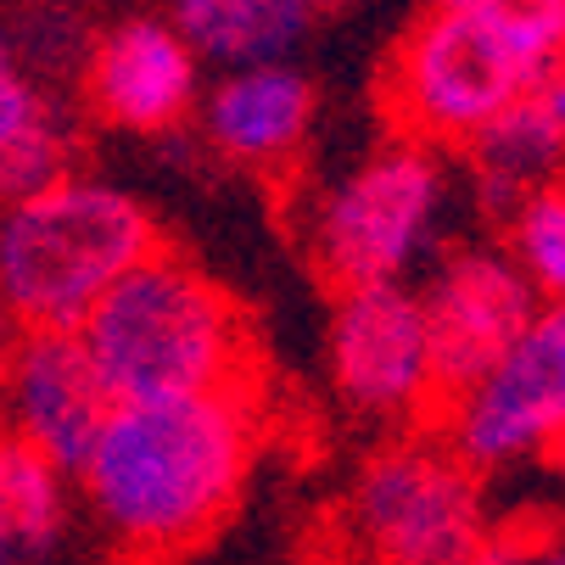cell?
<instances>
[{
	"mask_svg": "<svg viewBox=\"0 0 565 565\" xmlns=\"http://www.w3.org/2000/svg\"><path fill=\"white\" fill-rule=\"evenodd\" d=\"M448 163L437 146L386 140L348 169L308 218L313 264L337 291L403 286L437 247L448 218Z\"/></svg>",
	"mask_w": 565,
	"mask_h": 565,
	"instance_id": "5",
	"label": "cell"
},
{
	"mask_svg": "<svg viewBox=\"0 0 565 565\" xmlns=\"http://www.w3.org/2000/svg\"><path fill=\"white\" fill-rule=\"evenodd\" d=\"M443 443L476 476L565 443V302H543L526 337L443 403Z\"/></svg>",
	"mask_w": 565,
	"mask_h": 565,
	"instance_id": "7",
	"label": "cell"
},
{
	"mask_svg": "<svg viewBox=\"0 0 565 565\" xmlns=\"http://www.w3.org/2000/svg\"><path fill=\"white\" fill-rule=\"evenodd\" d=\"M470 565H565V521L559 515H515L488 526Z\"/></svg>",
	"mask_w": 565,
	"mask_h": 565,
	"instance_id": "17",
	"label": "cell"
},
{
	"mask_svg": "<svg viewBox=\"0 0 565 565\" xmlns=\"http://www.w3.org/2000/svg\"><path fill=\"white\" fill-rule=\"evenodd\" d=\"M559 67H565V51H559Z\"/></svg>",
	"mask_w": 565,
	"mask_h": 565,
	"instance_id": "22",
	"label": "cell"
},
{
	"mask_svg": "<svg viewBox=\"0 0 565 565\" xmlns=\"http://www.w3.org/2000/svg\"><path fill=\"white\" fill-rule=\"evenodd\" d=\"M499 253L537 291V302H565V180L526 191L504 213V247Z\"/></svg>",
	"mask_w": 565,
	"mask_h": 565,
	"instance_id": "16",
	"label": "cell"
},
{
	"mask_svg": "<svg viewBox=\"0 0 565 565\" xmlns=\"http://www.w3.org/2000/svg\"><path fill=\"white\" fill-rule=\"evenodd\" d=\"M313 113H319V96L308 85V73L291 62L218 73L196 102L207 146L224 163L253 169V174H280L297 163L313 135Z\"/></svg>",
	"mask_w": 565,
	"mask_h": 565,
	"instance_id": "12",
	"label": "cell"
},
{
	"mask_svg": "<svg viewBox=\"0 0 565 565\" xmlns=\"http://www.w3.org/2000/svg\"><path fill=\"white\" fill-rule=\"evenodd\" d=\"M45 559H51V548L23 537L12 521H0V565H45Z\"/></svg>",
	"mask_w": 565,
	"mask_h": 565,
	"instance_id": "19",
	"label": "cell"
},
{
	"mask_svg": "<svg viewBox=\"0 0 565 565\" xmlns=\"http://www.w3.org/2000/svg\"><path fill=\"white\" fill-rule=\"evenodd\" d=\"M454 7L499 18L532 51H543L548 62H559V51H565V0H454Z\"/></svg>",
	"mask_w": 565,
	"mask_h": 565,
	"instance_id": "18",
	"label": "cell"
},
{
	"mask_svg": "<svg viewBox=\"0 0 565 565\" xmlns=\"http://www.w3.org/2000/svg\"><path fill=\"white\" fill-rule=\"evenodd\" d=\"M18 337H23V331H18V319L7 313V302H0V364H7V359H12V348H18Z\"/></svg>",
	"mask_w": 565,
	"mask_h": 565,
	"instance_id": "20",
	"label": "cell"
},
{
	"mask_svg": "<svg viewBox=\"0 0 565 565\" xmlns=\"http://www.w3.org/2000/svg\"><path fill=\"white\" fill-rule=\"evenodd\" d=\"M0 409L18 443L73 481L118 403L73 331H23L12 359L0 364Z\"/></svg>",
	"mask_w": 565,
	"mask_h": 565,
	"instance_id": "10",
	"label": "cell"
},
{
	"mask_svg": "<svg viewBox=\"0 0 565 565\" xmlns=\"http://www.w3.org/2000/svg\"><path fill=\"white\" fill-rule=\"evenodd\" d=\"M163 18L202 67H269L291 62V51L313 29L308 0H163Z\"/></svg>",
	"mask_w": 565,
	"mask_h": 565,
	"instance_id": "14",
	"label": "cell"
},
{
	"mask_svg": "<svg viewBox=\"0 0 565 565\" xmlns=\"http://www.w3.org/2000/svg\"><path fill=\"white\" fill-rule=\"evenodd\" d=\"M313 12H342V7H353V0H308Z\"/></svg>",
	"mask_w": 565,
	"mask_h": 565,
	"instance_id": "21",
	"label": "cell"
},
{
	"mask_svg": "<svg viewBox=\"0 0 565 565\" xmlns=\"http://www.w3.org/2000/svg\"><path fill=\"white\" fill-rule=\"evenodd\" d=\"M113 403H163L247 386V313L185 253L140 258L73 331Z\"/></svg>",
	"mask_w": 565,
	"mask_h": 565,
	"instance_id": "2",
	"label": "cell"
},
{
	"mask_svg": "<svg viewBox=\"0 0 565 565\" xmlns=\"http://www.w3.org/2000/svg\"><path fill=\"white\" fill-rule=\"evenodd\" d=\"M331 381L348 409L375 420H415L437 409L426 319L415 286L337 291L331 308Z\"/></svg>",
	"mask_w": 565,
	"mask_h": 565,
	"instance_id": "9",
	"label": "cell"
},
{
	"mask_svg": "<svg viewBox=\"0 0 565 565\" xmlns=\"http://www.w3.org/2000/svg\"><path fill=\"white\" fill-rule=\"evenodd\" d=\"M78 78H85V107L107 129L129 135H169L196 118L202 102V62L157 12H135L102 29L85 45Z\"/></svg>",
	"mask_w": 565,
	"mask_h": 565,
	"instance_id": "11",
	"label": "cell"
},
{
	"mask_svg": "<svg viewBox=\"0 0 565 565\" xmlns=\"http://www.w3.org/2000/svg\"><path fill=\"white\" fill-rule=\"evenodd\" d=\"M431 348L437 409L465 386L488 375L537 319V291L515 275L499 247H454L431 264L426 286L415 291Z\"/></svg>",
	"mask_w": 565,
	"mask_h": 565,
	"instance_id": "8",
	"label": "cell"
},
{
	"mask_svg": "<svg viewBox=\"0 0 565 565\" xmlns=\"http://www.w3.org/2000/svg\"><path fill=\"white\" fill-rule=\"evenodd\" d=\"M258 459L253 386L202 397L118 403L102 426L78 488L96 521L129 554H180L202 543L241 499Z\"/></svg>",
	"mask_w": 565,
	"mask_h": 565,
	"instance_id": "1",
	"label": "cell"
},
{
	"mask_svg": "<svg viewBox=\"0 0 565 565\" xmlns=\"http://www.w3.org/2000/svg\"><path fill=\"white\" fill-rule=\"evenodd\" d=\"M348 510L375 565H470L493 526L481 476L426 431L381 443L353 481Z\"/></svg>",
	"mask_w": 565,
	"mask_h": 565,
	"instance_id": "6",
	"label": "cell"
},
{
	"mask_svg": "<svg viewBox=\"0 0 565 565\" xmlns=\"http://www.w3.org/2000/svg\"><path fill=\"white\" fill-rule=\"evenodd\" d=\"M476 191L499 218L537 185L565 180V67L543 73L537 85L510 102L488 129H476L465 146Z\"/></svg>",
	"mask_w": 565,
	"mask_h": 565,
	"instance_id": "13",
	"label": "cell"
},
{
	"mask_svg": "<svg viewBox=\"0 0 565 565\" xmlns=\"http://www.w3.org/2000/svg\"><path fill=\"white\" fill-rule=\"evenodd\" d=\"M62 174H73V129L0 23V202L45 191Z\"/></svg>",
	"mask_w": 565,
	"mask_h": 565,
	"instance_id": "15",
	"label": "cell"
},
{
	"mask_svg": "<svg viewBox=\"0 0 565 565\" xmlns=\"http://www.w3.org/2000/svg\"><path fill=\"white\" fill-rule=\"evenodd\" d=\"M157 247L163 235L140 196L73 169L45 191L0 202V302L18 331H78Z\"/></svg>",
	"mask_w": 565,
	"mask_h": 565,
	"instance_id": "3",
	"label": "cell"
},
{
	"mask_svg": "<svg viewBox=\"0 0 565 565\" xmlns=\"http://www.w3.org/2000/svg\"><path fill=\"white\" fill-rule=\"evenodd\" d=\"M554 67L559 62L532 51L499 18L454 7V0H426V12L403 29V40L386 56L381 102L403 140L443 151L488 129Z\"/></svg>",
	"mask_w": 565,
	"mask_h": 565,
	"instance_id": "4",
	"label": "cell"
}]
</instances>
